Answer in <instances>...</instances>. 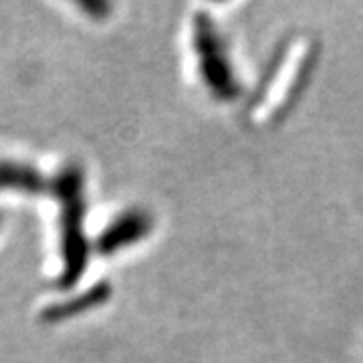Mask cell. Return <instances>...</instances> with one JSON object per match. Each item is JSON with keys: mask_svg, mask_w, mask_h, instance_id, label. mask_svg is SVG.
Listing matches in <instances>:
<instances>
[{"mask_svg": "<svg viewBox=\"0 0 363 363\" xmlns=\"http://www.w3.org/2000/svg\"><path fill=\"white\" fill-rule=\"evenodd\" d=\"M111 291L107 283H97L93 285L89 291L75 295V297L67 298L63 303H57L51 305L47 311L43 313L45 321H63V319H71V317H77L81 313H87L99 305H104L105 301L109 298Z\"/></svg>", "mask_w": 363, "mask_h": 363, "instance_id": "4", "label": "cell"}, {"mask_svg": "<svg viewBox=\"0 0 363 363\" xmlns=\"http://www.w3.org/2000/svg\"><path fill=\"white\" fill-rule=\"evenodd\" d=\"M194 47L200 63V73L206 87L222 101H230L238 95V81L234 75L226 47L208 14H198L194 25Z\"/></svg>", "mask_w": 363, "mask_h": 363, "instance_id": "2", "label": "cell"}, {"mask_svg": "<svg viewBox=\"0 0 363 363\" xmlns=\"http://www.w3.org/2000/svg\"><path fill=\"white\" fill-rule=\"evenodd\" d=\"M79 9H83L85 13H89L91 16H97V18H104L107 11H109V6L104 4V2H81Z\"/></svg>", "mask_w": 363, "mask_h": 363, "instance_id": "6", "label": "cell"}, {"mask_svg": "<svg viewBox=\"0 0 363 363\" xmlns=\"http://www.w3.org/2000/svg\"><path fill=\"white\" fill-rule=\"evenodd\" d=\"M0 188L21 190V192H40L45 188V180L30 166L16 162H0Z\"/></svg>", "mask_w": 363, "mask_h": 363, "instance_id": "5", "label": "cell"}, {"mask_svg": "<svg viewBox=\"0 0 363 363\" xmlns=\"http://www.w3.org/2000/svg\"><path fill=\"white\" fill-rule=\"evenodd\" d=\"M152 230V216L143 210H128L119 214L97 238L101 255H116L123 248L138 245Z\"/></svg>", "mask_w": 363, "mask_h": 363, "instance_id": "3", "label": "cell"}, {"mask_svg": "<svg viewBox=\"0 0 363 363\" xmlns=\"http://www.w3.org/2000/svg\"><path fill=\"white\" fill-rule=\"evenodd\" d=\"M55 194L61 204V286H73L83 277L89 259V245L83 230L85 196L81 169L75 166L63 169L55 182Z\"/></svg>", "mask_w": 363, "mask_h": 363, "instance_id": "1", "label": "cell"}]
</instances>
